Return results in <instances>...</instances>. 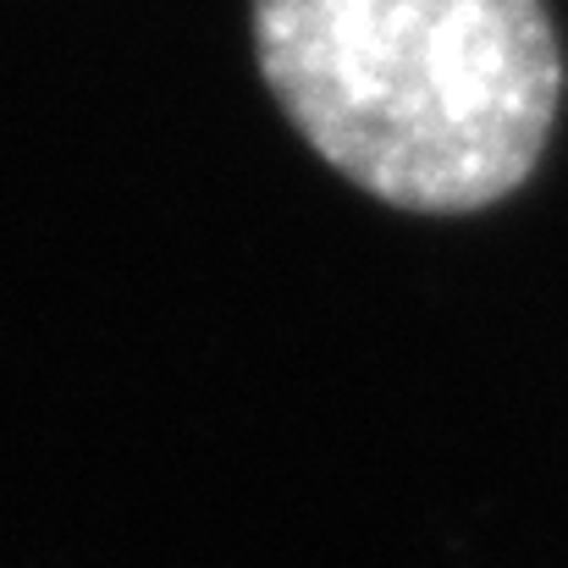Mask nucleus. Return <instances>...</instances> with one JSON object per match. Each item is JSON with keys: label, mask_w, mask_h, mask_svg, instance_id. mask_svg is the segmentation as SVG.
<instances>
[{"label": "nucleus", "mask_w": 568, "mask_h": 568, "mask_svg": "<svg viewBox=\"0 0 568 568\" xmlns=\"http://www.w3.org/2000/svg\"><path fill=\"white\" fill-rule=\"evenodd\" d=\"M254 50L326 166L425 215L508 199L564 100L541 0H254Z\"/></svg>", "instance_id": "f257e3e1"}]
</instances>
